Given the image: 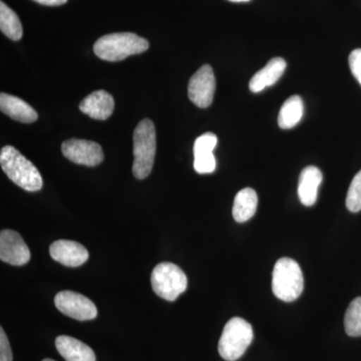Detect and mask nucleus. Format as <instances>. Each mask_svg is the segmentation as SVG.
<instances>
[{
	"label": "nucleus",
	"mask_w": 361,
	"mask_h": 361,
	"mask_svg": "<svg viewBox=\"0 0 361 361\" xmlns=\"http://www.w3.org/2000/svg\"><path fill=\"white\" fill-rule=\"evenodd\" d=\"M2 170L14 184L27 192L39 191L44 185L42 175L35 165L13 146H6L0 152Z\"/></svg>",
	"instance_id": "f257e3e1"
},
{
	"label": "nucleus",
	"mask_w": 361,
	"mask_h": 361,
	"mask_svg": "<svg viewBox=\"0 0 361 361\" xmlns=\"http://www.w3.org/2000/svg\"><path fill=\"white\" fill-rule=\"evenodd\" d=\"M149 47V42L144 37L132 32H118L99 37L94 45V51L97 58L115 63L133 54H142Z\"/></svg>",
	"instance_id": "f03ea898"
},
{
	"label": "nucleus",
	"mask_w": 361,
	"mask_h": 361,
	"mask_svg": "<svg viewBox=\"0 0 361 361\" xmlns=\"http://www.w3.org/2000/svg\"><path fill=\"white\" fill-rule=\"evenodd\" d=\"M157 135L155 125L149 118L137 123L134 132V164L133 174L139 180L151 174L155 161Z\"/></svg>",
	"instance_id": "7ed1b4c3"
},
{
	"label": "nucleus",
	"mask_w": 361,
	"mask_h": 361,
	"mask_svg": "<svg viewBox=\"0 0 361 361\" xmlns=\"http://www.w3.org/2000/svg\"><path fill=\"white\" fill-rule=\"evenodd\" d=\"M303 288V274L298 263L291 258L279 259L272 274L274 295L285 302H292L302 294Z\"/></svg>",
	"instance_id": "20e7f679"
},
{
	"label": "nucleus",
	"mask_w": 361,
	"mask_h": 361,
	"mask_svg": "<svg viewBox=\"0 0 361 361\" xmlns=\"http://www.w3.org/2000/svg\"><path fill=\"white\" fill-rule=\"evenodd\" d=\"M253 329L243 318L234 317L225 325L218 345L223 360L235 361L245 353L253 341Z\"/></svg>",
	"instance_id": "39448f33"
},
{
	"label": "nucleus",
	"mask_w": 361,
	"mask_h": 361,
	"mask_svg": "<svg viewBox=\"0 0 361 361\" xmlns=\"http://www.w3.org/2000/svg\"><path fill=\"white\" fill-rule=\"evenodd\" d=\"M151 284L157 295L167 301H175L183 292L186 291L188 278L179 266L163 262L154 268Z\"/></svg>",
	"instance_id": "423d86ee"
},
{
	"label": "nucleus",
	"mask_w": 361,
	"mask_h": 361,
	"mask_svg": "<svg viewBox=\"0 0 361 361\" xmlns=\"http://www.w3.org/2000/svg\"><path fill=\"white\" fill-rule=\"evenodd\" d=\"M54 305L63 314L78 322L92 320L97 315V310L94 302L78 292H59L54 297Z\"/></svg>",
	"instance_id": "0eeeda50"
},
{
	"label": "nucleus",
	"mask_w": 361,
	"mask_h": 361,
	"mask_svg": "<svg viewBox=\"0 0 361 361\" xmlns=\"http://www.w3.org/2000/svg\"><path fill=\"white\" fill-rule=\"evenodd\" d=\"M216 90L213 68L204 65L194 73L188 85V96L192 103L201 109L211 106Z\"/></svg>",
	"instance_id": "6e6552de"
},
{
	"label": "nucleus",
	"mask_w": 361,
	"mask_h": 361,
	"mask_svg": "<svg viewBox=\"0 0 361 361\" xmlns=\"http://www.w3.org/2000/svg\"><path fill=\"white\" fill-rule=\"evenodd\" d=\"M61 152L66 159L78 165L96 167L104 161L102 147L97 142L87 140H68L61 145Z\"/></svg>",
	"instance_id": "1a4fd4ad"
},
{
	"label": "nucleus",
	"mask_w": 361,
	"mask_h": 361,
	"mask_svg": "<svg viewBox=\"0 0 361 361\" xmlns=\"http://www.w3.org/2000/svg\"><path fill=\"white\" fill-rule=\"evenodd\" d=\"M0 259L13 266H23L30 260V251L25 240L13 230L0 233Z\"/></svg>",
	"instance_id": "9d476101"
},
{
	"label": "nucleus",
	"mask_w": 361,
	"mask_h": 361,
	"mask_svg": "<svg viewBox=\"0 0 361 361\" xmlns=\"http://www.w3.org/2000/svg\"><path fill=\"white\" fill-rule=\"evenodd\" d=\"M51 258L61 265L68 267H78L87 262L89 252L78 242L71 240H58L49 247Z\"/></svg>",
	"instance_id": "9b49d317"
},
{
	"label": "nucleus",
	"mask_w": 361,
	"mask_h": 361,
	"mask_svg": "<svg viewBox=\"0 0 361 361\" xmlns=\"http://www.w3.org/2000/svg\"><path fill=\"white\" fill-rule=\"evenodd\" d=\"M80 110L94 120H108L115 110V101L106 90H97L82 99Z\"/></svg>",
	"instance_id": "f8f14e48"
},
{
	"label": "nucleus",
	"mask_w": 361,
	"mask_h": 361,
	"mask_svg": "<svg viewBox=\"0 0 361 361\" xmlns=\"http://www.w3.org/2000/svg\"><path fill=\"white\" fill-rule=\"evenodd\" d=\"M0 109L4 115L14 121L23 123H32L37 122L39 118L37 111L30 104L23 101L20 97L11 96V94H0Z\"/></svg>",
	"instance_id": "ddd939ff"
},
{
	"label": "nucleus",
	"mask_w": 361,
	"mask_h": 361,
	"mask_svg": "<svg viewBox=\"0 0 361 361\" xmlns=\"http://www.w3.org/2000/svg\"><path fill=\"white\" fill-rule=\"evenodd\" d=\"M287 63L282 58H274L271 59L262 68L254 75L249 82V89L252 92H262L266 87L276 84L279 78L283 75L286 70Z\"/></svg>",
	"instance_id": "4468645a"
},
{
	"label": "nucleus",
	"mask_w": 361,
	"mask_h": 361,
	"mask_svg": "<svg viewBox=\"0 0 361 361\" xmlns=\"http://www.w3.org/2000/svg\"><path fill=\"white\" fill-rule=\"evenodd\" d=\"M322 173L314 166L304 169L299 178L298 197L304 206L314 205L317 200L318 188L322 182Z\"/></svg>",
	"instance_id": "2eb2a0df"
},
{
	"label": "nucleus",
	"mask_w": 361,
	"mask_h": 361,
	"mask_svg": "<svg viewBox=\"0 0 361 361\" xmlns=\"http://www.w3.org/2000/svg\"><path fill=\"white\" fill-rule=\"evenodd\" d=\"M56 348L66 361H96L94 350L89 345L71 336L56 337Z\"/></svg>",
	"instance_id": "dca6fc26"
},
{
	"label": "nucleus",
	"mask_w": 361,
	"mask_h": 361,
	"mask_svg": "<svg viewBox=\"0 0 361 361\" xmlns=\"http://www.w3.org/2000/svg\"><path fill=\"white\" fill-rule=\"evenodd\" d=\"M258 205V197L251 188H245L237 193L233 204V217L238 223L250 220L256 213Z\"/></svg>",
	"instance_id": "f3484780"
},
{
	"label": "nucleus",
	"mask_w": 361,
	"mask_h": 361,
	"mask_svg": "<svg viewBox=\"0 0 361 361\" xmlns=\"http://www.w3.org/2000/svg\"><path fill=\"white\" fill-rule=\"evenodd\" d=\"M304 106L302 99L299 96H292L287 99L278 116V125L281 129H292L300 122L303 116Z\"/></svg>",
	"instance_id": "a211bd4d"
},
{
	"label": "nucleus",
	"mask_w": 361,
	"mask_h": 361,
	"mask_svg": "<svg viewBox=\"0 0 361 361\" xmlns=\"http://www.w3.org/2000/svg\"><path fill=\"white\" fill-rule=\"evenodd\" d=\"M0 30L8 39L18 42L23 37V25L18 14L13 9L0 2Z\"/></svg>",
	"instance_id": "6ab92c4d"
},
{
	"label": "nucleus",
	"mask_w": 361,
	"mask_h": 361,
	"mask_svg": "<svg viewBox=\"0 0 361 361\" xmlns=\"http://www.w3.org/2000/svg\"><path fill=\"white\" fill-rule=\"evenodd\" d=\"M344 327L349 336H361V297L349 304L344 317Z\"/></svg>",
	"instance_id": "aec40b11"
},
{
	"label": "nucleus",
	"mask_w": 361,
	"mask_h": 361,
	"mask_svg": "<svg viewBox=\"0 0 361 361\" xmlns=\"http://www.w3.org/2000/svg\"><path fill=\"white\" fill-rule=\"evenodd\" d=\"M346 207L350 212H360L361 210V170L353 178L349 186Z\"/></svg>",
	"instance_id": "412c9836"
},
{
	"label": "nucleus",
	"mask_w": 361,
	"mask_h": 361,
	"mask_svg": "<svg viewBox=\"0 0 361 361\" xmlns=\"http://www.w3.org/2000/svg\"><path fill=\"white\" fill-rule=\"evenodd\" d=\"M195 171L199 174H211L215 171L216 160L213 153H200L194 155Z\"/></svg>",
	"instance_id": "4be33fe9"
},
{
	"label": "nucleus",
	"mask_w": 361,
	"mask_h": 361,
	"mask_svg": "<svg viewBox=\"0 0 361 361\" xmlns=\"http://www.w3.org/2000/svg\"><path fill=\"white\" fill-rule=\"evenodd\" d=\"M218 137L213 133H206L197 137L194 144V155L200 153H213L217 146Z\"/></svg>",
	"instance_id": "5701e85b"
},
{
	"label": "nucleus",
	"mask_w": 361,
	"mask_h": 361,
	"mask_svg": "<svg viewBox=\"0 0 361 361\" xmlns=\"http://www.w3.org/2000/svg\"><path fill=\"white\" fill-rule=\"evenodd\" d=\"M349 68L361 85V49H355L349 56Z\"/></svg>",
	"instance_id": "b1692460"
},
{
	"label": "nucleus",
	"mask_w": 361,
	"mask_h": 361,
	"mask_svg": "<svg viewBox=\"0 0 361 361\" xmlns=\"http://www.w3.org/2000/svg\"><path fill=\"white\" fill-rule=\"evenodd\" d=\"M13 351L4 329H0V361H13Z\"/></svg>",
	"instance_id": "393cba45"
},
{
	"label": "nucleus",
	"mask_w": 361,
	"mask_h": 361,
	"mask_svg": "<svg viewBox=\"0 0 361 361\" xmlns=\"http://www.w3.org/2000/svg\"><path fill=\"white\" fill-rule=\"evenodd\" d=\"M37 4H42V6H59L66 4L68 0H33Z\"/></svg>",
	"instance_id": "a878e982"
},
{
	"label": "nucleus",
	"mask_w": 361,
	"mask_h": 361,
	"mask_svg": "<svg viewBox=\"0 0 361 361\" xmlns=\"http://www.w3.org/2000/svg\"><path fill=\"white\" fill-rule=\"evenodd\" d=\"M231 2H247L250 1V0H229Z\"/></svg>",
	"instance_id": "bb28decb"
},
{
	"label": "nucleus",
	"mask_w": 361,
	"mask_h": 361,
	"mask_svg": "<svg viewBox=\"0 0 361 361\" xmlns=\"http://www.w3.org/2000/svg\"><path fill=\"white\" fill-rule=\"evenodd\" d=\"M42 361H56V360H51V358H47V360H44Z\"/></svg>",
	"instance_id": "cd10ccee"
}]
</instances>
